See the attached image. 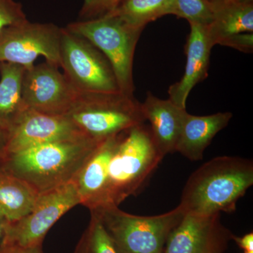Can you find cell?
Instances as JSON below:
<instances>
[{"mask_svg": "<svg viewBox=\"0 0 253 253\" xmlns=\"http://www.w3.org/2000/svg\"><path fill=\"white\" fill-rule=\"evenodd\" d=\"M101 142L83 136L38 145L6 155L0 168L42 194L73 181Z\"/></svg>", "mask_w": 253, "mask_h": 253, "instance_id": "6da1fadb", "label": "cell"}, {"mask_svg": "<svg viewBox=\"0 0 253 253\" xmlns=\"http://www.w3.org/2000/svg\"><path fill=\"white\" fill-rule=\"evenodd\" d=\"M253 184L252 161L233 156L214 158L189 176L179 206L184 214L233 212Z\"/></svg>", "mask_w": 253, "mask_h": 253, "instance_id": "7a4b0ae2", "label": "cell"}, {"mask_svg": "<svg viewBox=\"0 0 253 253\" xmlns=\"http://www.w3.org/2000/svg\"><path fill=\"white\" fill-rule=\"evenodd\" d=\"M163 158L150 126L144 123L120 133L108 166L104 204L101 207L119 206L129 196H136Z\"/></svg>", "mask_w": 253, "mask_h": 253, "instance_id": "3957f363", "label": "cell"}, {"mask_svg": "<svg viewBox=\"0 0 253 253\" xmlns=\"http://www.w3.org/2000/svg\"><path fill=\"white\" fill-rule=\"evenodd\" d=\"M66 116L84 136L97 141L146 122L141 103L121 91L78 92Z\"/></svg>", "mask_w": 253, "mask_h": 253, "instance_id": "277c9868", "label": "cell"}, {"mask_svg": "<svg viewBox=\"0 0 253 253\" xmlns=\"http://www.w3.org/2000/svg\"><path fill=\"white\" fill-rule=\"evenodd\" d=\"M98 217L118 253H163L170 233L184 215L179 206L156 216H136L109 206L90 211Z\"/></svg>", "mask_w": 253, "mask_h": 253, "instance_id": "5b68a950", "label": "cell"}, {"mask_svg": "<svg viewBox=\"0 0 253 253\" xmlns=\"http://www.w3.org/2000/svg\"><path fill=\"white\" fill-rule=\"evenodd\" d=\"M66 28L98 48L111 63L120 91L134 96L133 61L144 29L131 26L113 12L95 19L71 23Z\"/></svg>", "mask_w": 253, "mask_h": 253, "instance_id": "8992f818", "label": "cell"}, {"mask_svg": "<svg viewBox=\"0 0 253 253\" xmlns=\"http://www.w3.org/2000/svg\"><path fill=\"white\" fill-rule=\"evenodd\" d=\"M61 67L78 92H116L117 80L109 60L85 38L62 28Z\"/></svg>", "mask_w": 253, "mask_h": 253, "instance_id": "52a82bcc", "label": "cell"}, {"mask_svg": "<svg viewBox=\"0 0 253 253\" xmlns=\"http://www.w3.org/2000/svg\"><path fill=\"white\" fill-rule=\"evenodd\" d=\"M62 28L53 23H31L28 20L0 31V62L31 69L39 56L61 67Z\"/></svg>", "mask_w": 253, "mask_h": 253, "instance_id": "ba28073f", "label": "cell"}, {"mask_svg": "<svg viewBox=\"0 0 253 253\" xmlns=\"http://www.w3.org/2000/svg\"><path fill=\"white\" fill-rule=\"evenodd\" d=\"M80 204L81 198L73 181L42 193L27 215L8 224L4 241L22 247L42 244L55 223Z\"/></svg>", "mask_w": 253, "mask_h": 253, "instance_id": "9c48e42d", "label": "cell"}, {"mask_svg": "<svg viewBox=\"0 0 253 253\" xmlns=\"http://www.w3.org/2000/svg\"><path fill=\"white\" fill-rule=\"evenodd\" d=\"M75 89L59 67L46 61L26 70L22 96L28 109L53 116H66L77 97Z\"/></svg>", "mask_w": 253, "mask_h": 253, "instance_id": "30bf717a", "label": "cell"}, {"mask_svg": "<svg viewBox=\"0 0 253 253\" xmlns=\"http://www.w3.org/2000/svg\"><path fill=\"white\" fill-rule=\"evenodd\" d=\"M234 234L220 214H184L170 233L163 253H225Z\"/></svg>", "mask_w": 253, "mask_h": 253, "instance_id": "8fae6325", "label": "cell"}, {"mask_svg": "<svg viewBox=\"0 0 253 253\" xmlns=\"http://www.w3.org/2000/svg\"><path fill=\"white\" fill-rule=\"evenodd\" d=\"M83 136H86L67 116L44 114L28 109L8 132L4 157L38 145Z\"/></svg>", "mask_w": 253, "mask_h": 253, "instance_id": "7c38bea8", "label": "cell"}, {"mask_svg": "<svg viewBox=\"0 0 253 253\" xmlns=\"http://www.w3.org/2000/svg\"><path fill=\"white\" fill-rule=\"evenodd\" d=\"M190 31L185 46V71L180 81L168 89L169 99L182 109L191 91L196 84L206 79L212 46L208 38L206 26L189 23Z\"/></svg>", "mask_w": 253, "mask_h": 253, "instance_id": "4fadbf2b", "label": "cell"}, {"mask_svg": "<svg viewBox=\"0 0 253 253\" xmlns=\"http://www.w3.org/2000/svg\"><path fill=\"white\" fill-rule=\"evenodd\" d=\"M145 120L151 123L150 129L155 143L163 157L175 152L176 146L187 111L169 99H161L147 93L141 104Z\"/></svg>", "mask_w": 253, "mask_h": 253, "instance_id": "5bb4252c", "label": "cell"}, {"mask_svg": "<svg viewBox=\"0 0 253 253\" xmlns=\"http://www.w3.org/2000/svg\"><path fill=\"white\" fill-rule=\"evenodd\" d=\"M118 135L101 141L73 180L81 204L89 211L101 207L104 204L108 166L117 144Z\"/></svg>", "mask_w": 253, "mask_h": 253, "instance_id": "9a60e30c", "label": "cell"}, {"mask_svg": "<svg viewBox=\"0 0 253 253\" xmlns=\"http://www.w3.org/2000/svg\"><path fill=\"white\" fill-rule=\"evenodd\" d=\"M232 113L219 112L210 116L186 115L178 139L175 152L190 161L202 160L206 148L214 136L229 125Z\"/></svg>", "mask_w": 253, "mask_h": 253, "instance_id": "2e32d148", "label": "cell"}, {"mask_svg": "<svg viewBox=\"0 0 253 253\" xmlns=\"http://www.w3.org/2000/svg\"><path fill=\"white\" fill-rule=\"evenodd\" d=\"M212 2V21L206 26V29L212 47L228 37L253 33V2L234 0Z\"/></svg>", "mask_w": 253, "mask_h": 253, "instance_id": "e0dca14e", "label": "cell"}, {"mask_svg": "<svg viewBox=\"0 0 253 253\" xmlns=\"http://www.w3.org/2000/svg\"><path fill=\"white\" fill-rule=\"evenodd\" d=\"M26 71L20 65L0 62V129L7 134L28 109L22 96Z\"/></svg>", "mask_w": 253, "mask_h": 253, "instance_id": "ac0fdd59", "label": "cell"}, {"mask_svg": "<svg viewBox=\"0 0 253 253\" xmlns=\"http://www.w3.org/2000/svg\"><path fill=\"white\" fill-rule=\"evenodd\" d=\"M39 196L27 183L0 168V214L9 223L27 215Z\"/></svg>", "mask_w": 253, "mask_h": 253, "instance_id": "d6986e66", "label": "cell"}, {"mask_svg": "<svg viewBox=\"0 0 253 253\" xmlns=\"http://www.w3.org/2000/svg\"><path fill=\"white\" fill-rule=\"evenodd\" d=\"M134 27L144 29L148 23L166 15L176 16L175 0H124L113 11Z\"/></svg>", "mask_w": 253, "mask_h": 253, "instance_id": "ffe728a7", "label": "cell"}, {"mask_svg": "<svg viewBox=\"0 0 253 253\" xmlns=\"http://www.w3.org/2000/svg\"><path fill=\"white\" fill-rule=\"evenodd\" d=\"M73 253H118L111 238L98 217L91 214L90 221Z\"/></svg>", "mask_w": 253, "mask_h": 253, "instance_id": "44dd1931", "label": "cell"}, {"mask_svg": "<svg viewBox=\"0 0 253 253\" xmlns=\"http://www.w3.org/2000/svg\"><path fill=\"white\" fill-rule=\"evenodd\" d=\"M176 16L189 23L208 26L213 18V5L210 0H175Z\"/></svg>", "mask_w": 253, "mask_h": 253, "instance_id": "7402d4cb", "label": "cell"}, {"mask_svg": "<svg viewBox=\"0 0 253 253\" xmlns=\"http://www.w3.org/2000/svg\"><path fill=\"white\" fill-rule=\"evenodd\" d=\"M124 0H84L80 12L81 21L95 19L118 9Z\"/></svg>", "mask_w": 253, "mask_h": 253, "instance_id": "603a6c76", "label": "cell"}, {"mask_svg": "<svg viewBox=\"0 0 253 253\" xmlns=\"http://www.w3.org/2000/svg\"><path fill=\"white\" fill-rule=\"evenodd\" d=\"M27 20L21 3L15 0H0V31Z\"/></svg>", "mask_w": 253, "mask_h": 253, "instance_id": "cb8c5ba5", "label": "cell"}, {"mask_svg": "<svg viewBox=\"0 0 253 253\" xmlns=\"http://www.w3.org/2000/svg\"><path fill=\"white\" fill-rule=\"evenodd\" d=\"M219 44L250 54L253 51V33H240L228 37L221 41Z\"/></svg>", "mask_w": 253, "mask_h": 253, "instance_id": "d4e9b609", "label": "cell"}, {"mask_svg": "<svg viewBox=\"0 0 253 253\" xmlns=\"http://www.w3.org/2000/svg\"><path fill=\"white\" fill-rule=\"evenodd\" d=\"M42 245L22 247L4 241L0 247V253H43Z\"/></svg>", "mask_w": 253, "mask_h": 253, "instance_id": "484cf974", "label": "cell"}, {"mask_svg": "<svg viewBox=\"0 0 253 253\" xmlns=\"http://www.w3.org/2000/svg\"><path fill=\"white\" fill-rule=\"evenodd\" d=\"M232 240L235 241L239 247L244 251L253 252V233H249L243 236L242 237L233 236Z\"/></svg>", "mask_w": 253, "mask_h": 253, "instance_id": "4316f807", "label": "cell"}, {"mask_svg": "<svg viewBox=\"0 0 253 253\" xmlns=\"http://www.w3.org/2000/svg\"><path fill=\"white\" fill-rule=\"evenodd\" d=\"M8 224H9V221L0 214V247L4 243L5 237H6V228H7Z\"/></svg>", "mask_w": 253, "mask_h": 253, "instance_id": "83f0119b", "label": "cell"}, {"mask_svg": "<svg viewBox=\"0 0 253 253\" xmlns=\"http://www.w3.org/2000/svg\"><path fill=\"white\" fill-rule=\"evenodd\" d=\"M7 141V133L0 129V161L4 157Z\"/></svg>", "mask_w": 253, "mask_h": 253, "instance_id": "f1b7e54d", "label": "cell"}, {"mask_svg": "<svg viewBox=\"0 0 253 253\" xmlns=\"http://www.w3.org/2000/svg\"><path fill=\"white\" fill-rule=\"evenodd\" d=\"M234 1H239V2H253V0H234Z\"/></svg>", "mask_w": 253, "mask_h": 253, "instance_id": "f546056e", "label": "cell"}, {"mask_svg": "<svg viewBox=\"0 0 253 253\" xmlns=\"http://www.w3.org/2000/svg\"><path fill=\"white\" fill-rule=\"evenodd\" d=\"M211 1H221V0H210Z\"/></svg>", "mask_w": 253, "mask_h": 253, "instance_id": "4dcf8cb0", "label": "cell"}, {"mask_svg": "<svg viewBox=\"0 0 253 253\" xmlns=\"http://www.w3.org/2000/svg\"><path fill=\"white\" fill-rule=\"evenodd\" d=\"M244 253H253V252H250V251H244Z\"/></svg>", "mask_w": 253, "mask_h": 253, "instance_id": "1f68e13d", "label": "cell"}]
</instances>
